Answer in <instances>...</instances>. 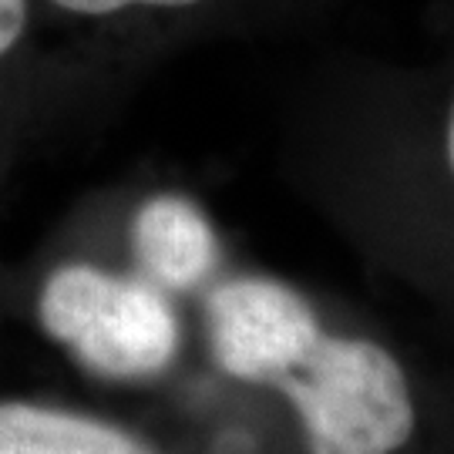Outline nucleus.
Returning a JSON list of instances; mask_svg holds the SVG:
<instances>
[{
  "label": "nucleus",
  "mask_w": 454,
  "mask_h": 454,
  "mask_svg": "<svg viewBox=\"0 0 454 454\" xmlns=\"http://www.w3.org/2000/svg\"><path fill=\"white\" fill-rule=\"evenodd\" d=\"M276 390L300 414L309 454H397L418 424L404 367L367 337L324 330Z\"/></svg>",
  "instance_id": "nucleus-3"
},
{
  "label": "nucleus",
  "mask_w": 454,
  "mask_h": 454,
  "mask_svg": "<svg viewBox=\"0 0 454 454\" xmlns=\"http://www.w3.org/2000/svg\"><path fill=\"white\" fill-rule=\"evenodd\" d=\"M202 324L215 367L266 387L296 371L324 337V324L303 293L273 276L249 273L212 283L202 300Z\"/></svg>",
  "instance_id": "nucleus-4"
},
{
  "label": "nucleus",
  "mask_w": 454,
  "mask_h": 454,
  "mask_svg": "<svg viewBox=\"0 0 454 454\" xmlns=\"http://www.w3.org/2000/svg\"><path fill=\"white\" fill-rule=\"evenodd\" d=\"M129 249L135 270L172 296L202 290L223 266V243L209 215L182 192H152L135 206Z\"/></svg>",
  "instance_id": "nucleus-6"
},
{
  "label": "nucleus",
  "mask_w": 454,
  "mask_h": 454,
  "mask_svg": "<svg viewBox=\"0 0 454 454\" xmlns=\"http://www.w3.org/2000/svg\"><path fill=\"white\" fill-rule=\"evenodd\" d=\"M324 108L411 131L454 192V31L424 61H350L313 78Z\"/></svg>",
  "instance_id": "nucleus-5"
},
{
  "label": "nucleus",
  "mask_w": 454,
  "mask_h": 454,
  "mask_svg": "<svg viewBox=\"0 0 454 454\" xmlns=\"http://www.w3.org/2000/svg\"><path fill=\"white\" fill-rule=\"evenodd\" d=\"M337 0H37L51 118L135 88L195 44L307 24Z\"/></svg>",
  "instance_id": "nucleus-1"
},
{
  "label": "nucleus",
  "mask_w": 454,
  "mask_h": 454,
  "mask_svg": "<svg viewBox=\"0 0 454 454\" xmlns=\"http://www.w3.org/2000/svg\"><path fill=\"white\" fill-rule=\"evenodd\" d=\"M34 317L91 377L135 384L172 367L182 324L172 293L138 270L118 273L95 260H65L41 276Z\"/></svg>",
  "instance_id": "nucleus-2"
},
{
  "label": "nucleus",
  "mask_w": 454,
  "mask_h": 454,
  "mask_svg": "<svg viewBox=\"0 0 454 454\" xmlns=\"http://www.w3.org/2000/svg\"><path fill=\"white\" fill-rule=\"evenodd\" d=\"M0 454H155L145 441L78 411L27 401L0 404Z\"/></svg>",
  "instance_id": "nucleus-8"
},
{
  "label": "nucleus",
  "mask_w": 454,
  "mask_h": 454,
  "mask_svg": "<svg viewBox=\"0 0 454 454\" xmlns=\"http://www.w3.org/2000/svg\"><path fill=\"white\" fill-rule=\"evenodd\" d=\"M44 121L51 95L37 0H0V165Z\"/></svg>",
  "instance_id": "nucleus-7"
}]
</instances>
